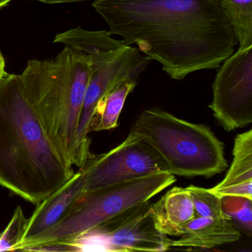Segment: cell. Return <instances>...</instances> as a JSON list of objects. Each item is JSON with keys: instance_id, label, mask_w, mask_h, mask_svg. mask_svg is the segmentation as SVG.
I'll return each mask as SVG.
<instances>
[{"instance_id": "cell-1", "label": "cell", "mask_w": 252, "mask_h": 252, "mask_svg": "<svg viewBox=\"0 0 252 252\" xmlns=\"http://www.w3.org/2000/svg\"><path fill=\"white\" fill-rule=\"evenodd\" d=\"M112 35L160 63L175 80L219 68L237 38L220 0H94Z\"/></svg>"}, {"instance_id": "cell-2", "label": "cell", "mask_w": 252, "mask_h": 252, "mask_svg": "<svg viewBox=\"0 0 252 252\" xmlns=\"http://www.w3.org/2000/svg\"><path fill=\"white\" fill-rule=\"evenodd\" d=\"M74 173L48 138L21 75L5 73L0 82V186L37 205Z\"/></svg>"}, {"instance_id": "cell-3", "label": "cell", "mask_w": 252, "mask_h": 252, "mask_svg": "<svg viewBox=\"0 0 252 252\" xmlns=\"http://www.w3.org/2000/svg\"><path fill=\"white\" fill-rule=\"evenodd\" d=\"M91 74L90 57L64 46L51 60H29L25 93L50 141L63 159L77 165V132Z\"/></svg>"}, {"instance_id": "cell-4", "label": "cell", "mask_w": 252, "mask_h": 252, "mask_svg": "<svg viewBox=\"0 0 252 252\" xmlns=\"http://www.w3.org/2000/svg\"><path fill=\"white\" fill-rule=\"evenodd\" d=\"M130 132L158 153L172 175L211 178L226 169L223 144L206 125L153 108L139 115Z\"/></svg>"}, {"instance_id": "cell-5", "label": "cell", "mask_w": 252, "mask_h": 252, "mask_svg": "<svg viewBox=\"0 0 252 252\" xmlns=\"http://www.w3.org/2000/svg\"><path fill=\"white\" fill-rule=\"evenodd\" d=\"M176 181L168 172L155 174L82 193L61 219L41 234L23 240L18 251L71 240L125 211L150 200Z\"/></svg>"}, {"instance_id": "cell-6", "label": "cell", "mask_w": 252, "mask_h": 252, "mask_svg": "<svg viewBox=\"0 0 252 252\" xmlns=\"http://www.w3.org/2000/svg\"><path fill=\"white\" fill-rule=\"evenodd\" d=\"M169 239L158 228L148 200L71 240L53 244L60 252H165L170 249Z\"/></svg>"}, {"instance_id": "cell-7", "label": "cell", "mask_w": 252, "mask_h": 252, "mask_svg": "<svg viewBox=\"0 0 252 252\" xmlns=\"http://www.w3.org/2000/svg\"><path fill=\"white\" fill-rule=\"evenodd\" d=\"M91 74L85 92L77 132V165L81 167L90 153V125L97 105L110 88L129 76L139 78L152 61L135 47L125 45L120 49L88 55Z\"/></svg>"}, {"instance_id": "cell-8", "label": "cell", "mask_w": 252, "mask_h": 252, "mask_svg": "<svg viewBox=\"0 0 252 252\" xmlns=\"http://www.w3.org/2000/svg\"><path fill=\"white\" fill-rule=\"evenodd\" d=\"M81 169L86 179V190L95 189L169 172L158 153L138 135L129 132L125 141L107 153L90 152Z\"/></svg>"}, {"instance_id": "cell-9", "label": "cell", "mask_w": 252, "mask_h": 252, "mask_svg": "<svg viewBox=\"0 0 252 252\" xmlns=\"http://www.w3.org/2000/svg\"><path fill=\"white\" fill-rule=\"evenodd\" d=\"M222 64L209 107L220 125L231 132L252 122V45L239 48Z\"/></svg>"}, {"instance_id": "cell-10", "label": "cell", "mask_w": 252, "mask_h": 252, "mask_svg": "<svg viewBox=\"0 0 252 252\" xmlns=\"http://www.w3.org/2000/svg\"><path fill=\"white\" fill-rule=\"evenodd\" d=\"M241 237L230 219H212L196 215L180 227L177 239H169L171 247L212 249L237 241Z\"/></svg>"}, {"instance_id": "cell-11", "label": "cell", "mask_w": 252, "mask_h": 252, "mask_svg": "<svg viewBox=\"0 0 252 252\" xmlns=\"http://www.w3.org/2000/svg\"><path fill=\"white\" fill-rule=\"evenodd\" d=\"M85 190V175L79 168L64 185L37 204L33 215L28 220L23 240L35 237L54 225Z\"/></svg>"}, {"instance_id": "cell-12", "label": "cell", "mask_w": 252, "mask_h": 252, "mask_svg": "<svg viewBox=\"0 0 252 252\" xmlns=\"http://www.w3.org/2000/svg\"><path fill=\"white\" fill-rule=\"evenodd\" d=\"M209 189L221 198L242 197L252 200V129L237 135L233 160L225 178Z\"/></svg>"}, {"instance_id": "cell-13", "label": "cell", "mask_w": 252, "mask_h": 252, "mask_svg": "<svg viewBox=\"0 0 252 252\" xmlns=\"http://www.w3.org/2000/svg\"><path fill=\"white\" fill-rule=\"evenodd\" d=\"M158 228L168 237H178V230L196 216L191 195L187 188L175 187L153 203Z\"/></svg>"}, {"instance_id": "cell-14", "label": "cell", "mask_w": 252, "mask_h": 252, "mask_svg": "<svg viewBox=\"0 0 252 252\" xmlns=\"http://www.w3.org/2000/svg\"><path fill=\"white\" fill-rule=\"evenodd\" d=\"M138 77L129 76L113 85L100 101L90 125L89 132L110 130L119 125L126 98L138 84Z\"/></svg>"}, {"instance_id": "cell-15", "label": "cell", "mask_w": 252, "mask_h": 252, "mask_svg": "<svg viewBox=\"0 0 252 252\" xmlns=\"http://www.w3.org/2000/svg\"><path fill=\"white\" fill-rule=\"evenodd\" d=\"M111 35L106 31L93 32L78 27L57 35L54 42L86 55L115 51L125 46L123 41L113 39Z\"/></svg>"}, {"instance_id": "cell-16", "label": "cell", "mask_w": 252, "mask_h": 252, "mask_svg": "<svg viewBox=\"0 0 252 252\" xmlns=\"http://www.w3.org/2000/svg\"><path fill=\"white\" fill-rule=\"evenodd\" d=\"M240 48L252 45V0H220Z\"/></svg>"}, {"instance_id": "cell-17", "label": "cell", "mask_w": 252, "mask_h": 252, "mask_svg": "<svg viewBox=\"0 0 252 252\" xmlns=\"http://www.w3.org/2000/svg\"><path fill=\"white\" fill-rule=\"evenodd\" d=\"M191 195L196 215L212 219H230L224 212L222 198L209 189L191 185L187 187Z\"/></svg>"}, {"instance_id": "cell-18", "label": "cell", "mask_w": 252, "mask_h": 252, "mask_svg": "<svg viewBox=\"0 0 252 252\" xmlns=\"http://www.w3.org/2000/svg\"><path fill=\"white\" fill-rule=\"evenodd\" d=\"M242 197H222L224 212L248 236L252 234V203Z\"/></svg>"}, {"instance_id": "cell-19", "label": "cell", "mask_w": 252, "mask_h": 252, "mask_svg": "<svg viewBox=\"0 0 252 252\" xmlns=\"http://www.w3.org/2000/svg\"><path fill=\"white\" fill-rule=\"evenodd\" d=\"M28 220L23 209L17 206L6 228L0 233V252L18 251L19 246L24 238Z\"/></svg>"}, {"instance_id": "cell-20", "label": "cell", "mask_w": 252, "mask_h": 252, "mask_svg": "<svg viewBox=\"0 0 252 252\" xmlns=\"http://www.w3.org/2000/svg\"><path fill=\"white\" fill-rule=\"evenodd\" d=\"M39 2L48 4L64 3V2H78L86 1V0H36Z\"/></svg>"}, {"instance_id": "cell-21", "label": "cell", "mask_w": 252, "mask_h": 252, "mask_svg": "<svg viewBox=\"0 0 252 252\" xmlns=\"http://www.w3.org/2000/svg\"><path fill=\"white\" fill-rule=\"evenodd\" d=\"M5 61L4 59L3 55H2V52L0 51V82L2 81V78L5 76Z\"/></svg>"}, {"instance_id": "cell-22", "label": "cell", "mask_w": 252, "mask_h": 252, "mask_svg": "<svg viewBox=\"0 0 252 252\" xmlns=\"http://www.w3.org/2000/svg\"><path fill=\"white\" fill-rule=\"evenodd\" d=\"M12 0H0V9L7 6Z\"/></svg>"}]
</instances>
